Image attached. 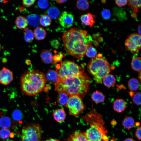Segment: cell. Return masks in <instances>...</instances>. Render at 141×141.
Here are the masks:
<instances>
[{
    "mask_svg": "<svg viewBox=\"0 0 141 141\" xmlns=\"http://www.w3.org/2000/svg\"><path fill=\"white\" fill-rule=\"evenodd\" d=\"M47 80L45 76L37 70L25 72L20 78L22 92L28 96H33L42 91L45 88Z\"/></svg>",
    "mask_w": 141,
    "mask_h": 141,
    "instance_id": "obj_4",
    "label": "cell"
},
{
    "mask_svg": "<svg viewBox=\"0 0 141 141\" xmlns=\"http://www.w3.org/2000/svg\"><path fill=\"white\" fill-rule=\"evenodd\" d=\"M132 16L133 18H135L137 16V14L136 13H134L132 14Z\"/></svg>",
    "mask_w": 141,
    "mask_h": 141,
    "instance_id": "obj_48",
    "label": "cell"
},
{
    "mask_svg": "<svg viewBox=\"0 0 141 141\" xmlns=\"http://www.w3.org/2000/svg\"><path fill=\"white\" fill-rule=\"evenodd\" d=\"M17 124L7 117H3L0 118V127L2 128H8L15 127Z\"/></svg>",
    "mask_w": 141,
    "mask_h": 141,
    "instance_id": "obj_13",
    "label": "cell"
},
{
    "mask_svg": "<svg viewBox=\"0 0 141 141\" xmlns=\"http://www.w3.org/2000/svg\"><path fill=\"white\" fill-rule=\"evenodd\" d=\"M111 13L108 9H104L101 12V16L102 18L105 20L109 19L111 16Z\"/></svg>",
    "mask_w": 141,
    "mask_h": 141,
    "instance_id": "obj_38",
    "label": "cell"
},
{
    "mask_svg": "<svg viewBox=\"0 0 141 141\" xmlns=\"http://www.w3.org/2000/svg\"><path fill=\"white\" fill-rule=\"evenodd\" d=\"M141 38L140 36L137 33H134L131 34L125 43L126 49L131 52L137 53L141 48Z\"/></svg>",
    "mask_w": 141,
    "mask_h": 141,
    "instance_id": "obj_9",
    "label": "cell"
},
{
    "mask_svg": "<svg viewBox=\"0 0 141 141\" xmlns=\"http://www.w3.org/2000/svg\"><path fill=\"white\" fill-rule=\"evenodd\" d=\"M113 108L114 111L118 113L123 112L126 107V102L122 99H116L113 103Z\"/></svg>",
    "mask_w": 141,
    "mask_h": 141,
    "instance_id": "obj_12",
    "label": "cell"
},
{
    "mask_svg": "<svg viewBox=\"0 0 141 141\" xmlns=\"http://www.w3.org/2000/svg\"><path fill=\"white\" fill-rule=\"evenodd\" d=\"M80 19L83 25L89 26L90 27H92L95 23L93 15L89 13L82 15Z\"/></svg>",
    "mask_w": 141,
    "mask_h": 141,
    "instance_id": "obj_16",
    "label": "cell"
},
{
    "mask_svg": "<svg viewBox=\"0 0 141 141\" xmlns=\"http://www.w3.org/2000/svg\"><path fill=\"white\" fill-rule=\"evenodd\" d=\"M42 135V129L39 123H31L23 128L20 141H39Z\"/></svg>",
    "mask_w": 141,
    "mask_h": 141,
    "instance_id": "obj_7",
    "label": "cell"
},
{
    "mask_svg": "<svg viewBox=\"0 0 141 141\" xmlns=\"http://www.w3.org/2000/svg\"><path fill=\"white\" fill-rule=\"evenodd\" d=\"M141 25L140 24H139L138 27V34L140 35H141Z\"/></svg>",
    "mask_w": 141,
    "mask_h": 141,
    "instance_id": "obj_45",
    "label": "cell"
},
{
    "mask_svg": "<svg viewBox=\"0 0 141 141\" xmlns=\"http://www.w3.org/2000/svg\"><path fill=\"white\" fill-rule=\"evenodd\" d=\"M28 24L34 27H38L39 26L40 16L35 14H31L26 18Z\"/></svg>",
    "mask_w": 141,
    "mask_h": 141,
    "instance_id": "obj_17",
    "label": "cell"
},
{
    "mask_svg": "<svg viewBox=\"0 0 141 141\" xmlns=\"http://www.w3.org/2000/svg\"><path fill=\"white\" fill-rule=\"evenodd\" d=\"M38 5L40 8L45 9L48 7L49 4V2L47 0H40L38 1Z\"/></svg>",
    "mask_w": 141,
    "mask_h": 141,
    "instance_id": "obj_39",
    "label": "cell"
},
{
    "mask_svg": "<svg viewBox=\"0 0 141 141\" xmlns=\"http://www.w3.org/2000/svg\"><path fill=\"white\" fill-rule=\"evenodd\" d=\"M65 106L68 108L69 114L74 116L79 115L85 107L81 98L77 95L69 96Z\"/></svg>",
    "mask_w": 141,
    "mask_h": 141,
    "instance_id": "obj_8",
    "label": "cell"
},
{
    "mask_svg": "<svg viewBox=\"0 0 141 141\" xmlns=\"http://www.w3.org/2000/svg\"><path fill=\"white\" fill-rule=\"evenodd\" d=\"M91 98L96 104H98L104 101L105 97L102 92L97 90L92 94Z\"/></svg>",
    "mask_w": 141,
    "mask_h": 141,
    "instance_id": "obj_21",
    "label": "cell"
},
{
    "mask_svg": "<svg viewBox=\"0 0 141 141\" xmlns=\"http://www.w3.org/2000/svg\"><path fill=\"white\" fill-rule=\"evenodd\" d=\"M116 4L119 7L124 6L126 5L128 3V1L127 0H115Z\"/></svg>",
    "mask_w": 141,
    "mask_h": 141,
    "instance_id": "obj_41",
    "label": "cell"
},
{
    "mask_svg": "<svg viewBox=\"0 0 141 141\" xmlns=\"http://www.w3.org/2000/svg\"><path fill=\"white\" fill-rule=\"evenodd\" d=\"M56 70L61 78L80 75L84 73V70L83 67L68 60L61 61L56 66Z\"/></svg>",
    "mask_w": 141,
    "mask_h": 141,
    "instance_id": "obj_6",
    "label": "cell"
},
{
    "mask_svg": "<svg viewBox=\"0 0 141 141\" xmlns=\"http://www.w3.org/2000/svg\"><path fill=\"white\" fill-rule=\"evenodd\" d=\"M47 13L48 16L50 18L55 19L59 16L60 11L58 9L55 7H50L48 10Z\"/></svg>",
    "mask_w": 141,
    "mask_h": 141,
    "instance_id": "obj_31",
    "label": "cell"
},
{
    "mask_svg": "<svg viewBox=\"0 0 141 141\" xmlns=\"http://www.w3.org/2000/svg\"><path fill=\"white\" fill-rule=\"evenodd\" d=\"M66 141H88L84 133L76 131L69 137Z\"/></svg>",
    "mask_w": 141,
    "mask_h": 141,
    "instance_id": "obj_15",
    "label": "cell"
},
{
    "mask_svg": "<svg viewBox=\"0 0 141 141\" xmlns=\"http://www.w3.org/2000/svg\"><path fill=\"white\" fill-rule=\"evenodd\" d=\"M76 5L79 10L83 11H86L90 7L89 2L87 0H78L77 1Z\"/></svg>",
    "mask_w": 141,
    "mask_h": 141,
    "instance_id": "obj_27",
    "label": "cell"
},
{
    "mask_svg": "<svg viewBox=\"0 0 141 141\" xmlns=\"http://www.w3.org/2000/svg\"><path fill=\"white\" fill-rule=\"evenodd\" d=\"M64 53L62 52H59L53 55V63L61 61L62 58L64 57Z\"/></svg>",
    "mask_w": 141,
    "mask_h": 141,
    "instance_id": "obj_37",
    "label": "cell"
},
{
    "mask_svg": "<svg viewBox=\"0 0 141 141\" xmlns=\"http://www.w3.org/2000/svg\"><path fill=\"white\" fill-rule=\"evenodd\" d=\"M87 69L94 81L98 84L102 82L103 78L110 72L111 68L107 59L99 53L89 61Z\"/></svg>",
    "mask_w": 141,
    "mask_h": 141,
    "instance_id": "obj_5",
    "label": "cell"
},
{
    "mask_svg": "<svg viewBox=\"0 0 141 141\" xmlns=\"http://www.w3.org/2000/svg\"><path fill=\"white\" fill-rule=\"evenodd\" d=\"M40 57L42 61L45 63H53V54L49 50L45 49L43 50L40 54Z\"/></svg>",
    "mask_w": 141,
    "mask_h": 141,
    "instance_id": "obj_14",
    "label": "cell"
},
{
    "mask_svg": "<svg viewBox=\"0 0 141 141\" xmlns=\"http://www.w3.org/2000/svg\"><path fill=\"white\" fill-rule=\"evenodd\" d=\"M131 66L134 70L140 72L141 70V58L136 57L133 58L131 63Z\"/></svg>",
    "mask_w": 141,
    "mask_h": 141,
    "instance_id": "obj_26",
    "label": "cell"
},
{
    "mask_svg": "<svg viewBox=\"0 0 141 141\" xmlns=\"http://www.w3.org/2000/svg\"><path fill=\"white\" fill-rule=\"evenodd\" d=\"M128 1V5L133 10L134 13H138L139 9L141 8V1L129 0Z\"/></svg>",
    "mask_w": 141,
    "mask_h": 141,
    "instance_id": "obj_28",
    "label": "cell"
},
{
    "mask_svg": "<svg viewBox=\"0 0 141 141\" xmlns=\"http://www.w3.org/2000/svg\"><path fill=\"white\" fill-rule=\"evenodd\" d=\"M13 119L16 121H20L22 119L23 115L22 112L18 110H15L13 113L12 115Z\"/></svg>",
    "mask_w": 141,
    "mask_h": 141,
    "instance_id": "obj_36",
    "label": "cell"
},
{
    "mask_svg": "<svg viewBox=\"0 0 141 141\" xmlns=\"http://www.w3.org/2000/svg\"><path fill=\"white\" fill-rule=\"evenodd\" d=\"M67 0H56V2L59 4H63L66 2Z\"/></svg>",
    "mask_w": 141,
    "mask_h": 141,
    "instance_id": "obj_44",
    "label": "cell"
},
{
    "mask_svg": "<svg viewBox=\"0 0 141 141\" xmlns=\"http://www.w3.org/2000/svg\"><path fill=\"white\" fill-rule=\"evenodd\" d=\"M33 34L35 38L37 40H40L44 39L46 35V30L41 27H36L34 30Z\"/></svg>",
    "mask_w": 141,
    "mask_h": 141,
    "instance_id": "obj_19",
    "label": "cell"
},
{
    "mask_svg": "<svg viewBox=\"0 0 141 141\" xmlns=\"http://www.w3.org/2000/svg\"><path fill=\"white\" fill-rule=\"evenodd\" d=\"M141 127L140 126L137 128L135 132V135L136 137L139 140L141 139Z\"/></svg>",
    "mask_w": 141,
    "mask_h": 141,
    "instance_id": "obj_43",
    "label": "cell"
},
{
    "mask_svg": "<svg viewBox=\"0 0 141 141\" xmlns=\"http://www.w3.org/2000/svg\"><path fill=\"white\" fill-rule=\"evenodd\" d=\"M6 141H14L11 140H6Z\"/></svg>",
    "mask_w": 141,
    "mask_h": 141,
    "instance_id": "obj_52",
    "label": "cell"
},
{
    "mask_svg": "<svg viewBox=\"0 0 141 141\" xmlns=\"http://www.w3.org/2000/svg\"><path fill=\"white\" fill-rule=\"evenodd\" d=\"M1 45L0 44V52L1 51Z\"/></svg>",
    "mask_w": 141,
    "mask_h": 141,
    "instance_id": "obj_53",
    "label": "cell"
},
{
    "mask_svg": "<svg viewBox=\"0 0 141 141\" xmlns=\"http://www.w3.org/2000/svg\"><path fill=\"white\" fill-rule=\"evenodd\" d=\"M12 72L6 67H3L0 70V83L4 85L10 83L13 80Z\"/></svg>",
    "mask_w": 141,
    "mask_h": 141,
    "instance_id": "obj_11",
    "label": "cell"
},
{
    "mask_svg": "<svg viewBox=\"0 0 141 141\" xmlns=\"http://www.w3.org/2000/svg\"><path fill=\"white\" fill-rule=\"evenodd\" d=\"M45 77L46 80L49 82L55 83L57 81L59 76L56 70H50L47 72Z\"/></svg>",
    "mask_w": 141,
    "mask_h": 141,
    "instance_id": "obj_22",
    "label": "cell"
},
{
    "mask_svg": "<svg viewBox=\"0 0 141 141\" xmlns=\"http://www.w3.org/2000/svg\"><path fill=\"white\" fill-rule=\"evenodd\" d=\"M14 136L13 134L7 128H2L0 130V138L2 140H5L9 137L12 138Z\"/></svg>",
    "mask_w": 141,
    "mask_h": 141,
    "instance_id": "obj_33",
    "label": "cell"
},
{
    "mask_svg": "<svg viewBox=\"0 0 141 141\" xmlns=\"http://www.w3.org/2000/svg\"><path fill=\"white\" fill-rule=\"evenodd\" d=\"M139 124H140L139 122H137L135 123L136 125L137 126H139Z\"/></svg>",
    "mask_w": 141,
    "mask_h": 141,
    "instance_id": "obj_51",
    "label": "cell"
},
{
    "mask_svg": "<svg viewBox=\"0 0 141 141\" xmlns=\"http://www.w3.org/2000/svg\"><path fill=\"white\" fill-rule=\"evenodd\" d=\"M15 23L17 28L20 29H24L28 25L26 19L21 16L17 17Z\"/></svg>",
    "mask_w": 141,
    "mask_h": 141,
    "instance_id": "obj_23",
    "label": "cell"
},
{
    "mask_svg": "<svg viewBox=\"0 0 141 141\" xmlns=\"http://www.w3.org/2000/svg\"><path fill=\"white\" fill-rule=\"evenodd\" d=\"M97 51L96 49L92 45L89 46L85 54L90 58H93L97 55Z\"/></svg>",
    "mask_w": 141,
    "mask_h": 141,
    "instance_id": "obj_35",
    "label": "cell"
},
{
    "mask_svg": "<svg viewBox=\"0 0 141 141\" xmlns=\"http://www.w3.org/2000/svg\"><path fill=\"white\" fill-rule=\"evenodd\" d=\"M58 93L57 100L58 103L61 105L66 106L69 98L68 95L63 92Z\"/></svg>",
    "mask_w": 141,
    "mask_h": 141,
    "instance_id": "obj_29",
    "label": "cell"
},
{
    "mask_svg": "<svg viewBox=\"0 0 141 141\" xmlns=\"http://www.w3.org/2000/svg\"><path fill=\"white\" fill-rule=\"evenodd\" d=\"M140 86V83L139 80L135 78H132L128 81V86L131 91H133L138 90Z\"/></svg>",
    "mask_w": 141,
    "mask_h": 141,
    "instance_id": "obj_25",
    "label": "cell"
},
{
    "mask_svg": "<svg viewBox=\"0 0 141 141\" xmlns=\"http://www.w3.org/2000/svg\"><path fill=\"white\" fill-rule=\"evenodd\" d=\"M91 79L84 73L78 76L59 77L55 83V90L58 93L63 92L68 96L83 97L89 90Z\"/></svg>",
    "mask_w": 141,
    "mask_h": 141,
    "instance_id": "obj_2",
    "label": "cell"
},
{
    "mask_svg": "<svg viewBox=\"0 0 141 141\" xmlns=\"http://www.w3.org/2000/svg\"><path fill=\"white\" fill-rule=\"evenodd\" d=\"M36 1L35 0H24L22 3L23 5L26 7H29L33 5Z\"/></svg>",
    "mask_w": 141,
    "mask_h": 141,
    "instance_id": "obj_40",
    "label": "cell"
},
{
    "mask_svg": "<svg viewBox=\"0 0 141 141\" xmlns=\"http://www.w3.org/2000/svg\"><path fill=\"white\" fill-rule=\"evenodd\" d=\"M115 121L114 120H113V121H111V124L113 126L116 125V122L115 123L114 122Z\"/></svg>",
    "mask_w": 141,
    "mask_h": 141,
    "instance_id": "obj_49",
    "label": "cell"
},
{
    "mask_svg": "<svg viewBox=\"0 0 141 141\" xmlns=\"http://www.w3.org/2000/svg\"><path fill=\"white\" fill-rule=\"evenodd\" d=\"M124 141H136L131 138H128L125 139Z\"/></svg>",
    "mask_w": 141,
    "mask_h": 141,
    "instance_id": "obj_46",
    "label": "cell"
},
{
    "mask_svg": "<svg viewBox=\"0 0 141 141\" xmlns=\"http://www.w3.org/2000/svg\"><path fill=\"white\" fill-rule=\"evenodd\" d=\"M8 1L4 0H0V3H5L7 2Z\"/></svg>",
    "mask_w": 141,
    "mask_h": 141,
    "instance_id": "obj_50",
    "label": "cell"
},
{
    "mask_svg": "<svg viewBox=\"0 0 141 141\" xmlns=\"http://www.w3.org/2000/svg\"><path fill=\"white\" fill-rule=\"evenodd\" d=\"M24 30L25 31L24 36L25 40L28 43L32 42L34 39V36L32 31L27 27L25 28Z\"/></svg>",
    "mask_w": 141,
    "mask_h": 141,
    "instance_id": "obj_32",
    "label": "cell"
},
{
    "mask_svg": "<svg viewBox=\"0 0 141 141\" xmlns=\"http://www.w3.org/2000/svg\"><path fill=\"white\" fill-rule=\"evenodd\" d=\"M90 127L84 133L88 141H109L102 115L92 109L84 116Z\"/></svg>",
    "mask_w": 141,
    "mask_h": 141,
    "instance_id": "obj_3",
    "label": "cell"
},
{
    "mask_svg": "<svg viewBox=\"0 0 141 141\" xmlns=\"http://www.w3.org/2000/svg\"><path fill=\"white\" fill-rule=\"evenodd\" d=\"M50 43L51 46L54 48L56 49L58 48L60 43L56 39L53 40Z\"/></svg>",
    "mask_w": 141,
    "mask_h": 141,
    "instance_id": "obj_42",
    "label": "cell"
},
{
    "mask_svg": "<svg viewBox=\"0 0 141 141\" xmlns=\"http://www.w3.org/2000/svg\"><path fill=\"white\" fill-rule=\"evenodd\" d=\"M40 24L45 27H48L50 25L51 23V18L48 15H43L41 16L39 20Z\"/></svg>",
    "mask_w": 141,
    "mask_h": 141,
    "instance_id": "obj_34",
    "label": "cell"
},
{
    "mask_svg": "<svg viewBox=\"0 0 141 141\" xmlns=\"http://www.w3.org/2000/svg\"><path fill=\"white\" fill-rule=\"evenodd\" d=\"M62 39L64 49L71 56L80 60L92 45L91 37L85 30L72 28L64 32Z\"/></svg>",
    "mask_w": 141,
    "mask_h": 141,
    "instance_id": "obj_1",
    "label": "cell"
},
{
    "mask_svg": "<svg viewBox=\"0 0 141 141\" xmlns=\"http://www.w3.org/2000/svg\"><path fill=\"white\" fill-rule=\"evenodd\" d=\"M53 116L54 119L56 121L61 123L64 120L66 115L64 109L60 108L55 110L53 112Z\"/></svg>",
    "mask_w": 141,
    "mask_h": 141,
    "instance_id": "obj_18",
    "label": "cell"
},
{
    "mask_svg": "<svg viewBox=\"0 0 141 141\" xmlns=\"http://www.w3.org/2000/svg\"><path fill=\"white\" fill-rule=\"evenodd\" d=\"M129 95L133 102L137 105H141V93L139 92H134L130 91Z\"/></svg>",
    "mask_w": 141,
    "mask_h": 141,
    "instance_id": "obj_30",
    "label": "cell"
},
{
    "mask_svg": "<svg viewBox=\"0 0 141 141\" xmlns=\"http://www.w3.org/2000/svg\"><path fill=\"white\" fill-rule=\"evenodd\" d=\"M45 141H59L58 140H56L55 139L51 138L49 139H48Z\"/></svg>",
    "mask_w": 141,
    "mask_h": 141,
    "instance_id": "obj_47",
    "label": "cell"
},
{
    "mask_svg": "<svg viewBox=\"0 0 141 141\" xmlns=\"http://www.w3.org/2000/svg\"><path fill=\"white\" fill-rule=\"evenodd\" d=\"M74 20V16L70 13L67 11L63 12L58 18L60 25L67 28L72 26Z\"/></svg>",
    "mask_w": 141,
    "mask_h": 141,
    "instance_id": "obj_10",
    "label": "cell"
},
{
    "mask_svg": "<svg viewBox=\"0 0 141 141\" xmlns=\"http://www.w3.org/2000/svg\"><path fill=\"white\" fill-rule=\"evenodd\" d=\"M135 124L134 119L131 116H127L122 121L123 126L126 129L128 130L132 128Z\"/></svg>",
    "mask_w": 141,
    "mask_h": 141,
    "instance_id": "obj_24",
    "label": "cell"
},
{
    "mask_svg": "<svg viewBox=\"0 0 141 141\" xmlns=\"http://www.w3.org/2000/svg\"><path fill=\"white\" fill-rule=\"evenodd\" d=\"M116 79L115 76L109 74L106 75L103 79L102 82L106 87H110L115 83Z\"/></svg>",
    "mask_w": 141,
    "mask_h": 141,
    "instance_id": "obj_20",
    "label": "cell"
}]
</instances>
